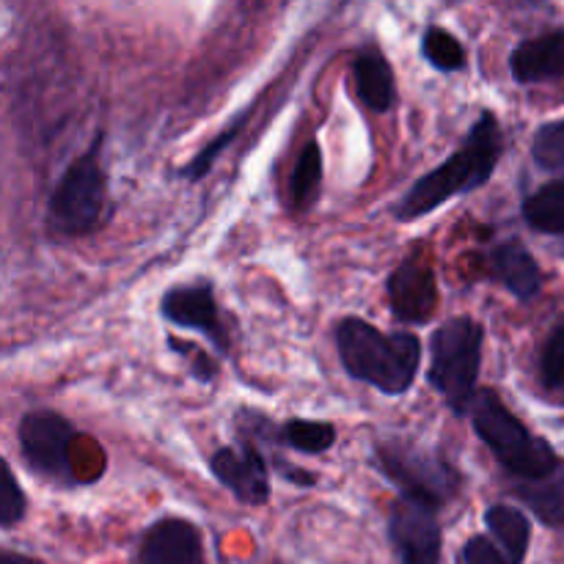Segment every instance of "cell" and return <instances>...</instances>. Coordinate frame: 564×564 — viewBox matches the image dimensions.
<instances>
[{
  "label": "cell",
  "instance_id": "1",
  "mask_svg": "<svg viewBox=\"0 0 564 564\" xmlns=\"http://www.w3.org/2000/svg\"><path fill=\"white\" fill-rule=\"evenodd\" d=\"M501 152H505V132H501L499 119L490 110H482L460 147L449 154V160L441 163L438 169L427 171L402 196V202L394 209V218L408 224V220H416L438 209L449 198L479 191L494 176Z\"/></svg>",
  "mask_w": 564,
  "mask_h": 564
},
{
  "label": "cell",
  "instance_id": "2",
  "mask_svg": "<svg viewBox=\"0 0 564 564\" xmlns=\"http://www.w3.org/2000/svg\"><path fill=\"white\" fill-rule=\"evenodd\" d=\"M345 372L389 397L405 394L422 367V341L408 330L383 334L367 319L347 317L336 328Z\"/></svg>",
  "mask_w": 564,
  "mask_h": 564
},
{
  "label": "cell",
  "instance_id": "3",
  "mask_svg": "<svg viewBox=\"0 0 564 564\" xmlns=\"http://www.w3.org/2000/svg\"><path fill=\"white\" fill-rule=\"evenodd\" d=\"M474 433L485 441L499 466L518 482H534L560 466L562 457L545 438L534 435L494 389H477L468 405Z\"/></svg>",
  "mask_w": 564,
  "mask_h": 564
},
{
  "label": "cell",
  "instance_id": "4",
  "mask_svg": "<svg viewBox=\"0 0 564 564\" xmlns=\"http://www.w3.org/2000/svg\"><path fill=\"white\" fill-rule=\"evenodd\" d=\"M372 466L400 488L402 499L427 505L435 512L460 494V471L438 449H427L416 441H378L372 449Z\"/></svg>",
  "mask_w": 564,
  "mask_h": 564
},
{
  "label": "cell",
  "instance_id": "5",
  "mask_svg": "<svg viewBox=\"0 0 564 564\" xmlns=\"http://www.w3.org/2000/svg\"><path fill=\"white\" fill-rule=\"evenodd\" d=\"M485 328L471 317H452L433 334L430 350V386L444 394L455 413H466L477 394L482 369Z\"/></svg>",
  "mask_w": 564,
  "mask_h": 564
},
{
  "label": "cell",
  "instance_id": "6",
  "mask_svg": "<svg viewBox=\"0 0 564 564\" xmlns=\"http://www.w3.org/2000/svg\"><path fill=\"white\" fill-rule=\"evenodd\" d=\"M102 135L94 138L91 147L64 171L50 198V224L66 237L88 235L102 224L105 202H108V180L99 165Z\"/></svg>",
  "mask_w": 564,
  "mask_h": 564
},
{
  "label": "cell",
  "instance_id": "7",
  "mask_svg": "<svg viewBox=\"0 0 564 564\" xmlns=\"http://www.w3.org/2000/svg\"><path fill=\"white\" fill-rule=\"evenodd\" d=\"M77 433L61 413L33 411L20 422V446L33 471L50 479H72V444Z\"/></svg>",
  "mask_w": 564,
  "mask_h": 564
},
{
  "label": "cell",
  "instance_id": "8",
  "mask_svg": "<svg viewBox=\"0 0 564 564\" xmlns=\"http://www.w3.org/2000/svg\"><path fill=\"white\" fill-rule=\"evenodd\" d=\"M389 538L402 564H441L438 512L411 499H397L389 518Z\"/></svg>",
  "mask_w": 564,
  "mask_h": 564
},
{
  "label": "cell",
  "instance_id": "9",
  "mask_svg": "<svg viewBox=\"0 0 564 564\" xmlns=\"http://www.w3.org/2000/svg\"><path fill=\"white\" fill-rule=\"evenodd\" d=\"M160 312H163L169 323L207 336L209 345L218 352H224V356L231 350L229 330H226L224 319H220L218 301H215V292L207 281L171 286L163 295V301H160Z\"/></svg>",
  "mask_w": 564,
  "mask_h": 564
},
{
  "label": "cell",
  "instance_id": "10",
  "mask_svg": "<svg viewBox=\"0 0 564 564\" xmlns=\"http://www.w3.org/2000/svg\"><path fill=\"white\" fill-rule=\"evenodd\" d=\"M209 471L220 479L235 499L248 507H262L270 501V471L262 452L248 441L224 446L209 457Z\"/></svg>",
  "mask_w": 564,
  "mask_h": 564
},
{
  "label": "cell",
  "instance_id": "11",
  "mask_svg": "<svg viewBox=\"0 0 564 564\" xmlns=\"http://www.w3.org/2000/svg\"><path fill=\"white\" fill-rule=\"evenodd\" d=\"M389 301L400 323H430L438 308V281H435L433 264L422 262L419 257H408L389 275Z\"/></svg>",
  "mask_w": 564,
  "mask_h": 564
},
{
  "label": "cell",
  "instance_id": "12",
  "mask_svg": "<svg viewBox=\"0 0 564 564\" xmlns=\"http://www.w3.org/2000/svg\"><path fill=\"white\" fill-rule=\"evenodd\" d=\"M141 564H204V540L196 523L163 518L147 529L138 549Z\"/></svg>",
  "mask_w": 564,
  "mask_h": 564
},
{
  "label": "cell",
  "instance_id": "13",
  "mask_svg": "<svg viewBox=\"0 0 564 564\" xmlns=\"http://www.w3.org/2000/svg\"><path fill=\"white\" fill-rule=\"evenodd\" d=\"M510 75L521 86L564 80V28L523 39L510 53Z\"/></svg>",
  "mask_w": 564,
  "mask_h": 564
},
{
  "label": "cell",
  "instance_id": "14",
  "mask_svg": "<svg viewBox=\"0 0 564 564\" xmlns=\"http://www.w3.org/2000/svg\"><path fill=\"white\" fill-rule=\"evenodd\" d=\"M488 268L494 279L518 301L529 303L543 292V268L523 242L505 240L490 251Z\"/></svg>",
  "mask_w": 564,
  "mask_h": 564
},
{
  "label": "cell",
  "instance_id": "15",
  "mask_svg": "<svg viewBox=\"0 0 564 564\" xmlns=\"http://www.w3.org/2000/svg\"><path fill=\"white\" fill-rule=\"evenodd\" d=\"M352 80H356L358 99L375 113H386L397 102L394 69L375 44L358 50L352 61Z\"/></svg>",
  "mask_w": 564,
  "mask_h": 564
},
{
  "label": "cell",
  "instance_id": "16",
  "mask_svg": "<svg viewBox=\"0 0 564 564\" xmlns=\"http://www.w3.org/2000/svg\"><path fill=\"white\" fill-rule=\"evenodd\" d=\"M485 527L510 564L527 562L529 545H532V523H529L527 512L510 505H494L485 512Z\"/></svg>",
  "mask_w": 564,
  "mask_h": 564
},
{
  "label": "cell",
  "instance_id": "17",
  "mask_svg": "<svg viewBox=\"0 0 564 564\" xmlns=\"http://www.w3.org/2000/svg\"><path fill=\"white\" fill-rule=\"evenodd\" d=\"M516 496L551 529H564V460L534 482H518Z\"/></svg>",
  "mask_w": 564,
  "mask_h": 564
},
{
  "label": "cell",
  "instance_id": "18",
  "mask_svg": "<svg viewBox=\"0 0 564 564\" xmlns=\"http://www.w3.org/2000/svg\"><path fill=\"white\" fill-rule=\"evenodd\" d=\"M523 220L540 235H564V176L545 182L523 198Z\"/></svg>",
  "mask_w": 564,
  "mask_h": 564
},
{
  "label": "cell",
  "instance_id": "19",
  "mask_svg": "<svg viewBox=\"0 0 564 564\" xmlns=\"http://www.w3.org/2000/svg\"><path fill=\"white\" fill-rule=\"evenodd\" d=\"M336 427L328 422H308V419H290L275 427V444L286 446L301 455H323L334 446Z\"/></svg>",
  "mask_w": 564,
  "mask_h": 564
},
{
  "label": "cell",
  "instance_id": "20",
  "mask_svg": "<svg viewBox=\"0 0 564 564\" xmlns=\"http://www.w3.org/2000/svg\"><path fill=\"white\" fill-rule=\"evenodd\" d=\"M319 185H323V152H319V143L312 138V141L301 149L295 169H292V204H295V207H308V204L317 198Z\"/></svg>",
  "mask_w": 564,
  "mask_h": 564
},
{
  "label": "cell",
  "instance_id": "21",
  "mask_svg": "<svg viewBox=\"0 0 564 564\" xmlns=\"http://www.w3.org/2000/svg\"><path fill=\"white\" fill-rule=\"evenodd\" d=\"M422 55L441 72H460L466 69V47L460 44V39L452 36L446 28L430 25L424 31L422 39Z\"/></svg>",
  "mask_w": 564,
  "mask_h": 564
},
{
  "label": "cell",
  "instance_id": "22",
  "mask_svg": "<svg viewBox=\"0 0 564 564\" xmlns=\"http://www.w3.org/2000/svg\"><path fill=\"white\" fill-rule=\"evenodd\" d=\"M540 383L549 391L564 389V314L551 325L543 347H540Z\"/></svg>",
  "mask_w": 564,
  "mask_h": 564
},
{
  "label": "cell",
  "instance_id": "23",
  "mask_svg": "<svg viewBox=\"0 0 564 564\" xmlns=\"http://www.w3.org/2000/svg\"><path fill=\"white\" fill-rule=\"evenodd\" d=\"M532 160L549 174H564V119L538 127L532 138Z\"/></svg>",
  "mask_w": 564,
  "mask_h": 564
},
{
  "label": "cell",
  "instance_id": "24",
  "mask_svg": "<svg viewBox=\"0 0 564 564\" xmlns=\"http://www.w3.org/2000/svg\"><path fill=\"white\" fill-rule=\"evenodd\" d=\"M28 499L22 494L20 482H17L14 471L9 468V463L0 457V527H17V523L25 518Z\"/></svg>",
  "mask_w": 564,
  "mask_h": 564
},
{
  "label": "cell",
  "instance_id": "25",
  "mask_svg": "<svg viewBox=\"0 0 564 564\" xmlns=\"http://www.w3.org/2000/svg\"><path fill=\"white\" fill-rule=\"evenodd\" d=\"M248 116H251V110H246V113H242L237 121H231V124L226 127V130L220 132V135L215 138L213 143H207V147H204L202 152H198L196 158H193V163L187 165V169H182V176H185V180H202V176L209 171V165H213V160L218 158V154L224 152V149L229 147V143L235 141L237 135H240V130H242V127H246Z\"/></svg>",
  "mask_w": 564,
  "mask_h": 564
},
{
  "label": "cell",
  "instance_id": "26",
  "mask_svg": "<svg viewBox=\"0 0 564 564\" xmlns=\"http://www.w3.org/2000/svg\"><path fill=\"white\" fill-rule=\"evenodd\" d=\"M169 347L182 358V361L191 367V375L198 383H213L215 375H218V364L209 352H204L202 347L193 345V341H182L176 336H169Z\"/></svg>",
  "mask_w": 564,
  "mask_h": 564
},
{
  "label": "cell",
  "instance_id": "27",
  "mask_svg": "<svg viewBox=\"0 0 564 564\" xmlns=\"http://www.w3.org/2000/svg\"><path fill=\"white\" fill-rule=\"evenodd\" d=\"M463 564H510V560L494 540L477 534V538L463 545Z\"/></svg>",
  "mask_w": 564,
  "mask_h": 564
},
{
  "label": "cell",
  "instance_id": "28",
  "mask_svg": "<svg viewBox=\"0 0 564 564\" xmlns=\"http://www.w3.org/2000/svg\"><path fill=\"white\" fill-rule=\"evenodd\" d=\"M0 564H39V562L31 560V556L14 554V551H0Z\"/></svg>",
  "mask_w": 564,
  "mask_h": 564
}]
</instances>
